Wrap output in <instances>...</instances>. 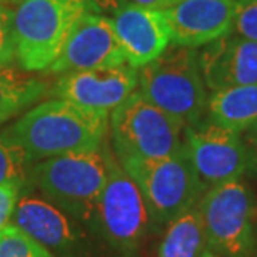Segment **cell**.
Returning a JSON list of instances; mask_svg holds the SVG:
<instances>
[{
  "label": "cell",
  "instance_id": "6da1fadb",
  "mask_svg": "<svg viewBox=\"0 0 257 257\" xmlns=\"http://www.w3.org/2000/svg\"><path fill=\"white\" fill-rule=\"evenodd\" d=\"M109 115L65 99L32 105L2 132L29 154L32 162L74 152L97 151L105 144Z\"/></svg>",
  "mask_w": 257,
  "mask_h": 257
},
{
  "label": "cell",
  "instance_id": "603a6c76",
  "mask_svg": "<svg viewBox=\"0 0 257 257\" xmlns=\"http://www.w3.org/2000/svg\"><path fill=\"white\" fill-rule=\"evenodd\" d=\"M29 184H17V182L2 184L0 186V230L12 222L15 207H17L20 195H22L24 189Z\"/></svg>",
  "mask_w": 257,
  "mask_h": 257
},
{
  "label": "cell",
  "instance_id": "ffe728a7",
  "mask_svg": "<svg viewBox=\"0 0 257 257\" xmlns=\"http://www.w3.org/2000/svg\"><path fill=\"white\" fill-rule=\"evenodd\" d=\"M0 257H54L44 245L10 222L0 230Z\"/></svg>",
  "mask_w": 257,
  "mask_h": 257
},
{
  "label": "cell",
  "instance_id": "d6986e66",
  "mask_svg": "<svg viewBox=\"0 0 257 257\" xmlns=\"http://www.w3.org/2000/svg\"><path fill=\"white\" fill-rule=\"evenodd\" d=\"M32 159L22 147L0 134V186L2 184H29Z\"/></svg>",
  "mask_w": 257,
  "mask_h": 257
},
{
  "label": "cell",
  "instance_id": "cb8c5ba5",
  "mask_svg": "<svg viewBox=\"0 0 257 257\" xmlns=\"http://www.w3.org/2000/svg\"><path fill=\"white\" fill-rule=\"evenodd\" d=\"M82 2H84L87 12L112 17L124 5L128 4V0H82Z\"/></svg>",
  "mask_w": 257,
  "mask_h": 257
},
{
  "label": "cell",
  "instance_id": "7402d4cb",
  "mask_svg": "<svg viewBox=\"0 0 257 257\" xmlns=\"http://www.w3.org/2000/svg\"><path fill=\"white\" fill-rule=\"evenodd\" d=\"M15 60L14 17L12 9L0 2V67L10 65Z\"/></svg>",
  "mask_w": 257,
  "mask_h": 257
},
{
  "label": "cell",
  "instance_id": "ac0fdd59",
  "mask_svg": "<svg viewBox=\"0 0 257 257\" xmlns=\"http://www.w3.org/2000/svg\"><path fill=\"white\" fill-rule=\"evenodd\" d=\"M209 250L199 205L169 222L164 229L157 257H202Z\"/></svg>",
  "mask_w": 257,
  "mask_h": 257
},
{
  "label": "cell",
  "instance_id": "52a82bcc",
  "mask_svg": "<svg viewBox=\"0 0 257 257\" xmlns=\"http://www.w3.org/2000/svg\"><path fill=\"white\" fill-rule=\"evenodd\" d=\"M117 161L161 159L182 151L184 125L136 90L109 115Z\"/></svg>",
  "mask_w": 257,
  "mask_h": 257
},
{
  "label": "cell",
  "instance_id": "484cf974",
  "mask_svg": "<svg viewBox=\"0 0 257 257\" xmlns=\"http://www.w3.org/2000/svg\"><path fill=\"white\" fill-rule=\"evenodd\" d=\"M179 0H128V4L144 5V7H154V9H169Z\"/></svg>",
  "mask_w": 257,
  "mask_h": 257
},
{
  "label": "cell",
  "instance_id": "d4e9b609",
  "mask_svg": "<svg viewBox=\"0 0 257 257\" xmlns=\"http://www.w3.org/2000/svg\"><path fill=\"white\" fill-rule=\"evenodd\" d=\"M242 141L247 151V161H249V171L257 174V124H254L245 132H242Z\"/></svg>",
  "mask_w": 257,
  "mask_h": 257
},
{
  "label": "cell",
  "instance_id": "277c9868",
  "mask_svg": "<svg viewBox=\"0 0 257 257\" xmlns=\"http://www.w3.org/2000/svg\"><path fill=\"white\" fill-rule=\"evenodd\" d=\"M15 62L25 72H45L87 12L82 0H14Z\"/></svg>",
  "mask_w": 257,
  "mask_h": 257
},
{
  "label": "cell",
  "instance_id": "3957f363",
  "mask_svg": "<svg viewBox=\"0 0 257 257\" xmlns=\"http://www.w3.org/2000/svg\"><path fill=\"white\" fill-rule=\"evenodd\" d=\"M139 72L137 90L149 102L186 127L207 112V87L199 64V50L171 44Z\"/></svg>",
  "mask_w": 257,
  "mask_h": 257
},
{
  "label": "cell",
  "instance_id": "44dd1931",
  "mask_svg": "<svg viewBox=\"0 0 257 257\" xmlns=\"http://www.w3.org/2000/svg\"><path fill=\"white\" fill-rule=\"evenodd\" d=\"M232 34L257 42V0H237Z\"/></svg>",
  "mask_w": 257,
  "mask_h": 257
},
{
  "label": "cell",
  "instance_id": "7a4b0ae2",
  "mask_svg": "<svg viewBox=\"0 0 257 257\" xmlns=\"http://www.w3.org/2000/svg\"><path fill=\"white\" fill-rule=\"evenodd\" d=\"M112 154L114 151L105 141L97 151L64 154L34 162L29 171V186L89 227L109 177Z\"/></svg>",
  "mask_w": 257,
  "mask_h": 257
},
{
  "label": "cell",
  "instance_id": "5bb4252c",
  "mask_svg": "<svg viewBox=\"0 0 257 257\" xmlns=\"http://www.w3.org/2000/svg\"><path fill=\"white\" fill-rule=\"evenodd\" d=\"M237 0H179L166 9L172 44L204 47L232 32Z\"/></svg>",
  "mask_w": 257,
  "mask_h": 257
},
{
  "label": "cell",
  "instance_id": "8fae6325",
  "mask_svg": "<svg viewBox=\"0 0 257 257\" xmlns=\"http://www.w3.org/2000/svg\"><path fill=\"white\" fill-rule=\"evenodd\" d=\"M127 64L110 17L85 12L77 20L47 74H67Z\"/></svg>",
  "mask_w": 257,
  "mask_h": 257
},
{
  "label": "cell",
  "instance_id": "30bf717a",
  "mask_svg": "<svg viewBox=\"0 0 257 257\" xmlns=\"http://www.w3.org/2000/svg\"><path fill=\"white\" fill-rule=\"evenodd\" d=\"M182 144L189 161L205 186L240 179L249 171L247 151L239 132L202 119L184 128Z\"/></svg>",
  "mask_w": 257,
  "mask_h": 257
},
{
  "label": "cell",
  "instance_id": "5b68a950",
  "mask_svg": "<svg viewBox=\"0 0 257 257\" xmlns=\"http://www.w3.org/2000/svg\"><path fill=\"white\" fill-rule=\"evenodd\" d=\"M119 164L141 189L152 230L166 229L169 222L199 204L207 186L200 181L186 151L161 159H124Z\"/></svg>",
  "mask_w": 257,
  "mask_h": 257
},
{
  "label": "cell",
  "instance_id": "8992f818",
  "mask_svg": "<svg viewBox=\"0 0 257 257\" xmlns=\"http://www.w3.org/2000/svg\"><path fill=\"white\" fill-rule=\"evenodd\" d=\"M87 229L119 257L136 255L149 230H152L141 189L114 154L110 157L109 177Z\"/></svg>",
  "mask_w": 257,
  "mask_h": 257
},
{
  "label": "cell",
  "instance_id": "ba28073f",
  "mask_svg": "<svg viewBox=\"0 0 257 257\" xmlns=\"http://www.w3.org/2000/svg\"><path fill=\"white\" fill-rule=\"evenodd\" d=\"M197 205L212 252L222 257H254L255 202L242 177L209 187Z\"/></svg>",
  "mask_w": 257,
  "mask_h": 257
},
{
  "label": "cell",
  "instance_id": "e0dca14e",
  "mask_svg": "<svg viewBox=\"0 0 257 257\" xmlns=\"http://www.w3.org/2000/svg\"><path fill=\"white\" fill-rule=\"evenodd\" d=\"M50 92L47 82L20 67H0V125L19 117Z\"/></svg>",
  "mask_w": 257,
  "mask_h": 257
},
{
  "label": "cell",
  "instance_id": "7c38bea8",
  "mask_svg": "<svg viewBox=\"0 0 257 257\" xmlns=\"http://www.w3.org/2000/svg\"><path fill=\"white\" fill-rule=\"evenodd\" d=\"M139 72L128 64L117 67H102L80 72H67L50 87V94L57 99L70 100L84 109L110 112L119 107L137 90Z\"/></svg>",
  "mask_w": 257,
  "mask_h": 257
},
{
  "label": "cell",
  "instance_id": "4316f807",
  "mask_svg": "<svg viewBox=\"0 0 257 257\" xmlns=\"http://www.w3.org/2000/svg\"><path fill=\"white\" fill-rule=\"evenodd\" d=\"M202 257H222V255L215 254V252H212V250H210V249H209V250H207V252H205V254H204Z\"/></svg>",
  "mask_w": 257,
  "mask_h": 257
},
{
  "label": "cell",
  "instance_id": "9c48e42d",
  "mask_svg": "<svg viewBox=\"0 0 257 257\" xmlns=\"http://www.w3.org/2000/svg\"><path fill=\"white\" fill-rule=\"evenodd\" d=\"M12 224L54 257H94L89 229L30 186L20 195Z\"/></svg>",
  "mask_w": 257,
  "mask_h": 257
},
{
  "label": "cell",
  "instance_id": "9a60e30c",
  "mask_svg": "<svg viewBox=\"0 0 257 257\" xmlns=\"http://www.w3.org/2000/svg\"><path fill=\"white\" fill-rule=\"evenodd\" d=\"M199 64L210 92L257 84V42L230 32L204 45Z\"/></svg>",
  "mask_w": 257,
  "mask_h": 257
},
{
  "label": "cell",
  "instance_id": "83f0119b",
  "mask_svg": "<svg viewBox=\"0 0 257 257\" xmlns=\"http://www.w3.org/2000/svg\"><path fill=\"white\" fill-rule=\"evenodd\" d=\"M0 2H4V4H7V5H10L14 2V0H0Z\"/></svg>",
  "mask_w": 257,
  "mask_h": 257
},
{
  "label": "cell",
  "instance_id": "4fadbf2b",
  "mask_svg": "<svg viewBox=\"0 0 257 257\" xmlns=\"http://www.w3.org/2000/svg\"><path fill=\"white\" fill-rule=\"evenodd\" d=\"M127 64L141 69L172 44V27L166 9L127 4L110 17Z\"/></svg>",
  "mask_w": 257,
  "mask_h": 257
},
{
  "label": "cell",
  "instance_id": "2e32d148",
  "mask_svg": "<svg viewBox=\"0 0 257 257\" xmlns=\"http://www.w3.org/2000/svg\"><path fill=\"white\" fill-rule=\"evenodd\" d=\"M207 119L242 134L257 124V84L212 90L207 100Z\"/></svg>",
  "mask_w": 257,
  "mask_h": 257
}]
</instances>
